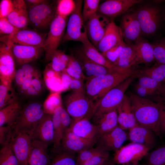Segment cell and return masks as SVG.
Instances as JSON below:
<instances>
[{
	"label": "cell",
	"instance_id": "44dd1931",
	"mask_svg": "<svg viewBox=\"0 0 165 165\" xmlns=\"http://www.w3.org/2000/svg\"><path fill=\"white\" fill-rule=\"evenodd\" d=\"M120 27L123 38L128 42L135 41L141 35L140 24L135 12L124 15L120 20Z\"/></svg>",
	"mask_w": 165,
	"mask_h": 165
},
{
	"label": "cell",
	"instance_id": "484cf974",
	"mask_svg": "<svg viewBox=\"0 0 165 165\" xmlns=\"http://www.w3.org/2000/svg\"><path fill=\"white\" fill-rule=\"evenodd\" d=\"M48 145L41 141L33 139L28 165H49L50 160L47 153Z\"/></svg>",
	"mask_w": 165,
	"mask_h": 165
},
{
	"label": "cell",
	"instance_id": "9f6ffc18",
	"mask_svg": "<svg viewBox=\"0 0 165 165\" xmlns=\"http://www.w3.org/2000/svg\"><path fill=\"white\" fill-rule=\"evenodd\" d=\"M69 89L72 90V91H85L83 81L72 77Z\"/></svg>",
	"mask_w": 165,
	"mask_h": 165
},
{
	"label": "cell",
	"instance_id": "2e32d148",
	"mask_svg": "<svg viewBox=\"0 0 165 165\" xmlns=\"http://www.w3.org/2000/svg\"><path fill=\"white\" fill-rule=\"evenodd\" d=\"M97 139H86L76 135L68 128L65 131L61 141V148L69 152L78 153L92 147Z\"/></svg>",
	"mask_w": 165,
	"mask_h": 165
},
{
	"label": "cell",
	"instance_id": "d4e9b609",
	"mask_svg": "<svg viewBox=\"0 0 165 165\" xmlns=\"http://www.w3.org/2000/svg\"><path fill=\"white\" fill-rule=\"evenodd\" d=\"M13 9L7 17L8 20L19 29H25L29 23L28 11L24 1L13 0Z\"/></svg>",
	"mask_w": 165,
	"mask_h": 165
},
{
	"label": "cell",
	"instance_id": "7bdbcfd3",
	"mask_svg": "<svg viewBox=\"0 0 165 165\" xmlns=\"http://www.w3.org/2000/svg\"><path fill=\"white\" fill-rule=\"evenodd\" d=\"M75 7V1L60 0L58 1L56 9L57 14L62 17L67 18L70 15Z\"/></svg>",
	"mask_w": 165,
	"mask_h": 165
},
{
	"label": "cell",
	"instance_id": "4316f807",
	"mask_svg": "<svg viewBox=\"0 0 165 165\" xmlns=\"http://www.w3.org/2000/svg\"><path fill=\"white\" fill-rule=\"evenodd\" d=\"M118 126L125 130H129L138 124L131 108L127 95H125L123 101L116 108Z\"/></svg>",
	"mask_w": 165,
	"mask_h": 165
},
{
	"label": "cell",
	"instance_id": "4fadbf2b",
	"mask_svg": "<svg viewBox=\"0 0 165 165\" xmlns=\"http://www.w3.org/2000/svg\"><path fill=\"white\" fill-rule=\"evenodd\" d=\"M16 62L10 48L4 43L0 44V82L12 84L16 70Z\"/></svg>",
	"mask_w": 165,
	"mask_h": 165
},
{
	"label": "cell",
	"instance_id": "9c48e42d",
	"mask_svg": "<svg viewBox=\"0 0 165 165\" xmlns=\"http://www.w3.org/2000/svg\"><path fill=\"white\" fill-rule=\"evenodd\" d=\"M135 12L140 24L141 35H148L154 33L161 19L159 9L153 6H146L140 8Z\"/></svg>",
	"mask_w": 165,
	"mask_h": 165
},
{
	"label": "cell",
	"instance_id": "be15d7a7",
	"mask_svg": "<svg viewBox=\"0 0 165 165\" xmlns=\"http://www.w3.org/2000/svg\"><path fill=\"white\" fill-rule=\"evenodd\" d=\"M98 165H114L113 163L109 161V160Z\"/></svg>",
	"mask_w": 165,
	"mask_h": 165
},
{
	"label": "cell",
	"instance_id": "e7e4bbea",
	"mask_svg": "<svg viewBox=\"0 0 165 165\" xmlns=\"http://www.w3.org/2000/svg\"><path fill=\"white\" fill-rule=\"evenodd\" d=\"M145 165L140 164H121V165Z\"/></svg>",
	"mask_w": 165,
	"mask_h": 165
},
{
	"label": "cell",
	"instance_id": "ab89813d",
	"mask_svg": "<svg viewBox=\"0 0 165 165\" xmlns=\"http://www.w3.org/2000/svg\"><path fill=\"white\" fill-rule=\"evenodd\" d=\"M0 165H19L10 142L8 144L2 146L0 149Z\"/></svg>",
	"mask_w": 165,
	"mask_h": 165
},
{
	"label": "cell",
	"instance_id": "91938a15",
	"mask_svg": "<svg viewBox=\"0 0 165 165\" xmlns=\"http://www.w3.org/2000/svg\"><path fill=\"white\" fill-rule=\"evenodd\" d=\"M135 90L137 94V95L142 98L153 94L151 91L137 83L135 86Z\"/></svg>",
	"mask_w": 165,
	"mask_h": 165
},
{
	"label": "cell",
	"instance_id": "c3c4849f",
	"mask_svg": "<svg viewBox=\"0 0 165 165\" xmlns=\"http://www.w3.org/2000/svg\"><path fill=\"white\" fill-rule=\"evenodd\" d=\"M39 74L38 71L33 73L27 72L20 67L16 70L14 80L16 86L19 88L25 81L32 79Z\"/></svg>",
	"mask_w": 165,
	"mask_h": 165
},
{
	"label": "cell",
	"instance_id": "60d3db41",
	"mask_svg": "<svg viewBox=\"0 0 165 165\" xmlns=\"http://www.w3.org/2000/svg\"><path fill=\"white\" fill-rule=\"evenodd\" d=\"M83 2L82 15L85 24L97 13L100 0H85Z\"/></svg>",
	"mask_w": 165,
	"mask_h": 165
},
{
	"label": "cell",
	"instance_id": "816d5d0a",
	"mask_svg": "<svg viewBox=\"0 0 165 165\" xmlns=\"http://www.w3.org/2000/svg\"><path fill=\"white\" fill-rule=\"evenodd\" d=\"M13 134L12 126L0 127V144L2 146L8 144Z\"/></svg>",
	"mask_w": 165,
	"mask_h": 165
},
{
	"label": "cell",
	"instance_id": "b9f144b4",
	"mask_svg": "<svg viewBox=\"0 0 165 165\" xmlns=\"http://www.w3.org/2000/svg\"><path fill=\"white\" fill-rule=\"evenodd\" d=\"M62 105L60 93L52 92L43 104L45 113L52 114L54 110Z\"/></svg>",
	"mask_w": 165,
	"mask_h": 165
},
{
	"label": "cell",
	"instance_id": "4dcf8cb0",
	"mask_svg": "<svg viewBox=\"0 0 165 165\" xmlns=\"http://www.w3.org/2000/svg\"><path fill=\"white\" fill-rule=\"evenodd\" d=\"M95 125L97 128L98 138L114 130L118 126L116 109L103 114L97 120Z\"/></svg>",
	"mask_w": 165,
	"mask_h": 165
},
{
	"label": "cell",
	"instance_id": "d6986e66",
	"mask_svg": "<svg viewBox=\"0 0 165 165\" xmlns=\"http://www.w3.org/2000/svg\"><path fill=\"white\" fill-rule=\"evenodd\" d=\"M73 54L81 67L85 80L112 72L107 68L89 58L80 49L75 50Z\"/></svg>",
	"mask_w": 165,
	"mask_h": 165
},
{
	"label": "cell",
	"instance_id": "9a60e30c",
	"mask_svg": "<svg viewBox=\"0 0 165 165\" xmlns=\"http://www.w3.org/2000/svg\"><path fill=\"white\" fill-rule=\"evenodd\" d=\"M141 0H108L100 4L97 13L111 20L126 12Z\"/></svg>",
	"mask_w": 165,
	"mask_h": 165
},
{
	"label": "cell",
	"instance_id": "277c9868",
	"mask_svg": "<svg viewBox=\"0 0 165 165\" xmlns=\"http://www.w3.org/2000/svg\"><path fill=\"white\" fill-rule=\"evenodd\" d=\"M45 113L41 103L33 102L27 104L21 108L17 120L12 126L14 133H25L31 136L36 124Z\"/></svg>",
	"mask_w": 165,
	"mask_h": 165
},
{
	"label": "cell",
	"instance_id": "ba28073f",
	"mask_svg": "<svg viewBox=\"0 0 165 165\" xmlns=\"http://www.w3.org/2000/svg\"><path fill=\"white\" fill-rule=\"evenodd\" d=\"M149 150L143 145L132 142L122 146L115 152L112 162L118 165L138 164Z\"/></svg>",
	"mask_w": 165,
	"mask_h": 165
},
{
	"label": "cell",
	"instance_id": "f35d334b",
	"mask_svg": "<svg viewBox=\"0 0 165 165\" xmlns=\"http://www.w3.org/2000/svg\"><path fill=\"white\" fill-rule=\"evenodd\" d=\"M69 55V60L66 68L67 73L72 78L83 81L85 79L79 63L73 53Z\"/></svg>",
	"mask_w": 165,
	"mask_h": 165
},
{
	"label": "cell",
	"instance_id": "6da1fadb",
	"mask_svg": "<svg viewBox=\"0 0 165 165\" xmlns=\"http://www.w3.org/2000/svg\"><path fill=\"white\" fill-rule=\"evenodd\" d=\"M127 96L138 124L150 129L160 136L161 133L160 103L140 97L131 92H129Z\"/></svg>",
	"mask_w": 165,
	"mask_h": 165
},
{
	"label": "cell",
	"instance_id": "8992f818",
	"mask_svg": "<svg viewBox=\"0 0 165 165\" xmlns=\"http://www.w3.org/2000/svg\"><path fill=\"white\" fill-rule=\"evenodd\" d=\"M75 1V8L68 21L62 43L68 41H74L83 44L89 40L82 15L83 2L81 0Z\"/></svg>",
	"mask_w": 165,
	"mask_h": 165
},
{
	"label": "cell",
	"instance_id": "7402d4cb",
	"mask_svg": "<svg viewBox=\"0 0 165 165\" xmlns=\"http://www.w3.org/2000/svg\"><path fill=\"white\" fill-rule=\"evenodd\" d=\"M129 130L128 138L132 142L143 145L150 150L156 145L154 133L150 129L138 124Z\"/></svg>",
	"mask_w": 165,
	"mask_h": 165
},
{
	"label": "cell",
	"instance_id": "e575fe53",
	"mask_svg": "<svg viewBox=\"0 0 165 165\" xmlns=\"http://www.w3.org/2000/svg\"><path fill=\"white\" fill-rule=\"evenodd\" d=\"M151 78L156 81L162 83L165 82V64L157 63L150 67L140 70L134 74Z\"/></svg>",
	"mask_w": 165,
	"mask_h": 165
},
{
	"label": "cell",
	"instance_id": "8d00e7d4",
	"mask_svg": "<svg viewBox=\"0 0 165 165\" xmlns=\"http://www.w3.org/2000/svg\"><path fill=\"white\" fill-rule=\"evenodd\" d=\"M53 153L54 156L49 165H77L75 153L66 151L61 148Z\"/></svg>",
	"mask_w": 165,
	"mask_h": 165
},
{
	"label": "cell",
	"instance_id": "ffe728a7",
	"mask_svg": "<svg viewBox=\"0 0 165 165\" xmlns=\"http://www.w3.org/2000/svg\"><path fill=\"white\" fill-rule=\"evenodd\" d=\"M31 137L33 139L41 141L48 145L53 143L54 130L52 114L45 113L36 124Z\"/></svg>",
	"mask_w": 165,
	"mask_h": 165
},
{
	"label": "cell",
	"instance_id": "5bb4252c",
	"mask_svg": "<svg viewBox=\"0 0 165 165\" xmlns=\"http://www.w3.org/2000/svg\"><path fill=\"white\" fill-rule=\"evenodd\" d=\"M32 139V137L29 134L13 132L10 142L19 165H28V159Z\"/></svg>",
	"mask_w": 165,
	"mask_h": 165
},
{
	"label": "cell",
	"instance_id": "74e56055",
	"mask_svg": "<svg viewBox=\"0 0 165 165\" xmlns=\"http://www.w3.org/2000/svg\"><path fill=\"white\" fill-rule=\"evenodd\" d=\"M69 59V55L57 50L53 54L50 62L48 64L55 71L60 73L66 69Z\"/></svg>",
	"mask_w": 165,
	"mask_h": 165
},
{
	"label": "cell",
	"instance_id": "e0dca14e",
	"mask_svg": "<svg viewBox=\"0 0 165 165\" xmlns=\"http://www.w3.org/2000/svg\"><path fill=\"white\" fill-rule=\"evenodd\" d=\"M5 44L10 48L16 64L20 66L37 59L43 49L41 47L26 46L13 43Z\"/></svg>",
	"mask_w": 165,
	"mask_h": 165
},
{
	"label": "cell",
	"instance_id": "ee69618b",
	"mask_svg": "<svg viewBox=\"0 0 165 165\" xmlns=\"http://www.w3.org/2000/svg\"><path fill=\"white\" fill-rule=\"evenodd\" d=\"M147 165H165V146L154 150L149 154Z\"/></svg>",
	"mask_w": 165,
	"mask_h": 165
},
{
	"label": "cell",
	"instance_id": "f907efd6",
	"mask_svg": "<svg viewBox=\"0 0 165 165\" xmlns=\"http://www.w3.org/2000/svg\"><path fill=\"white\" fill-rule=\"evenodd\" d=\"M126 44L125 42L119 44L101 53L107 59L113 63L118 59L123 47Z\"/></svg>",
	"mask_w": 165,
	"mask_h": 165
},
{
	"label": "cell",
	"instance_id": "11a10c76",
	"mask_svg": "<svg viewBox=\"0 0 165 165\" xmlns=\"http://www.w3.org/2000/svg\"><path fill=\"white\" fill-rule=\"evenodd\" d=\"M60 112L61 123L66 131L69 127L73 120L62 105L60 107Z\"/></svg>",
	"mask_w": 165,
	"mask_h": 165
},
{
	"label": "cell",
	"instance_id": "52a82bcc",
	"mask_svg": "<svg viewBox=\"0 0 165 165\" xmlns=\"http://www.w3.org/2000/svg\"><path fill=\"white\" fill-rule=\"evenodd\" d=\"M67 23V18L57 15L50 24L43 47L46 62L50 61L53 54L62 42Z\"/></svg>",
	"mask_w": 165,
	"mask_h": 165
},
{
	"label": "cell",
	"instance_id": "8fae6325",
	"mask_svg": "<svg viewBox=\"0 0 165 165\" xmlns=\"http://www.w3.org/2000/svg\"><path fill=\"white\" fill-rule=\"evenodd\" d=\"M57 15L56 12L47 2L34 6L28 11L29 23L40 29L50 27Z\"/></svg>",
	"mask_w": 165,
	"mask_h": 165
},
{
	"label": "cell",
	"instance_id": "cb8c5ba5",
	"mask_svg": "<svg viewBox=\"0 0 165 165\" xmlns=\"http://www.w3.org/2000/svg\"><path fill=\"white\" fill-rule=\"evenodd\" d=\"M80 50L89 58L97 64L107 68L111 72L130 74L119 68L107 59L97 50L89 40L82 44V47Z\"/></svg>",
	"mask_w": 165,
	"mask_h": 165
},
{
	"label": "cell",
	"instance_id": "bcb514c9",
	"mask_svg": "<svg viewBox=\"0 0 165 165\" xmlns=\"http://www.w3.org/2000/svg\"><path fill=\"white\" fill-rule=\"evenodd\" d=\"M138 77L137 83L145 88L153 94L156 92L162 83L148 76H139Z\"/></svg>",
	"mask_w": 165,
	"mask_h": 165
},
{
	"label": "cell",
	"instance_id": "603a6c76",
	"mask_svg": "<svg viewBox=\"0 0 165 165\" xmlns=\"http://www.w3.org/2000/svg\"><path fill=\"white\" fill-rule=\"evenodd\" d=\"M123 38L120 27L112 21L96 49L102 53L119 44L124 42Z\"/></svg>",
	"mask_w": 165,
	"mask_h": 165
},
{
	"label": "cell",
	"instance_id": "5b68a950",
	"mask_svg": "<svg viewBox=\"0 0 165 165\" xmlns=\"http://www.w3.org/2000/svg\"><path fill=\"white\" fill-rule=\"evenodd\" d=\"M134 75L128 78L107 92L95 105L93 116L97 121L102 115L116 109L125 95V92L134 79Z\"/></svg>",
	"mask_w": 165,
	"mask_h": 165
},
{
	"label": "cell",
	"instance_id": "7a4b0ae2",
	"mask_svg": "<svg viewBox=\"0 0 165 165\" xmlns=\"http://www.w3.org/2000/svg\"><path fill=\"white\" fill-rule=\"evenodd\" d=\"M132 76L118 72H112L94 77L86 80L85 91L87 96L95 104L109 91L123 81Z\"/></svg>",
	"mask_w": 165,
	"mask_h": 165
},
{
	"label": "cell",
	"instance_id": "db71d44e",
	"mask_svg": "<svg viewBox=\"0 0 165 165\" xmlns=\"http://www.w3.org/2000/svg\"><path fill=\"white\" fill-rule=\"evenodd\" d=\"M13 7V1L2 0L0 3V18H7Z\"/></svg>",
	"mask_w": 165,
	"mask_h": 165
},
{
	"label": "cell",
	"instance_id": "d6a6232c",
	"mask_svg": "<svg viewBox=\"0 0 165 165\" xmlns=\"http://www.w3.org/2000/svg\"><path fill=\"white\" fill-rule=\"evenodd\" d=\"M61 105L57 107L52 114L54 130V138L53 143V152L61 148V141L65 132L61 120L60 112Z\"/></svg>",
	"mask_w": 165,
	"mask_h": 165
},
{
	"label": "cell",
	"instance_id": "f6af8a7d",
	"mask_svg": "<svg viewBox=\"0 0 165 165\" xmlns=\"http://www.w3.org/2000/svg\"><path fill=\"white\" fill-rule=\"evenodd\" d=\"M152 45L154 60L157 63L165 64V39Z\"/></svg>",
	"mask_w": 165,
	"mask_h": 165
},
{
	"label": "cell",
	"instance_id": "1f68e13d",
	"mask_svg": "<svg viewBox=\"0 0 165 165\" xmlns=\"http://www.w3.org/2000/svg\"><path fill=\"white\" fill-rule=\"evenodd\" d=\"M43 75L44 84L51 92L64 91L61 72L55 71L47 64L43 72Z\"/></svg>",
	"mask_w": 165,
	"mask_h": 165
},
{
	"label": "cell",
	"instance_id": "f546056e",
	"mask_svg": "<svg viewBox=\"0 0 165 165\" xmlns=\"http://www.w3.org/2000/svg\"><path fill=\"white\" fill-rule=\"evenodd\" d=\"M137 58V65H145L152 63L154 60L152 45L140 35L133 45Z\"/></svg>",
	"mask_w": 165,
	"mask_h": 165
},
{
	"label": "cell",
	"instance_id": "7c38bea8",
	"mask_svg": "<svg viewBox=\"0 0 165 165\" xmlns=\"http://www.w3.org/2000/svg\"><path fill=\"white\" fill-rule=\"evenodd\" d=\"M112 21L97 13L85 24L88 39L96 48Z\"/></svg>",
	"mask_w": 165,
	"mask_h": 165
},
{
	"label": "cell",
	"instance_id": "30bf717a",
	"mask_svg": "<svg viewBox=\"0 0 165 165\" xmlns=\"http://www.w3.org/2000/svg\"><path fill=\"white\" fill-rule=\"evenodd\" d=\"M47 36L36 31L20 29L10 35L0 37V41L5 44L13 43L26 46L43 47Z\"/></svg>",
	"mask_w": 165,
	"mask_h": 165
},
{
	"label": "cell",
	"instance_id": "7dc6e473",
	"mask_svg": "<svg viewBox=\"0 0 165 165\" xmlns=\"http://www.w3.org/2000/svg\"><path fill=\"white\" fill-rule=\"evenodd\" d=\"M105 151L100 147L97 146L96 147H92L82 151L78 153L76 157L77 164L82 163L94 156Z\"/></svg>",
	"mask_w": 165,
	"mask_h": 165
},
{
	"label": "cell",
	"instance_id": "681fc988",
	"mask_svg": "<svg viewBox=\"0 0 165 165\" xmlns=\"http://www.w3.org/2000/svg\"><path fill=\"white\" fill-rule=\"evenodd\" d=\"M109 156L108 151H105L77 165H98L108 160Z\"/></svg>",
	"mask_w": 165,
	"mask_h": 165
},
{
	"label": "cell",
	"instance_id": "f5cc1de1",
	"mask_svg": "<svg viewBox=\"0 0 165 165\" xmlns=\"http://www.w3.org/2000/svg\"><path fill=\"white\" fill-rule=\"evenodd\" d=\"M18 28L12 24L7 18H0V32L1 35H10L18 30Z\"/></svg>",
	"mask_w": 165,
	"mask_h": 165
},
{
	"label": "cell",
	"instance_id": "3957f363",
	"mask_svg": "<svg viewBox=\"0 0 165 165\" xmlns=\"http://www.w3.org/2000/svg\"><path fill=\"white\" fill-rule=\"evenodd\" d=\"M65 110L73 121L93 116L95 103L86 94L85 91H72L64 98Z\"/></svg>",
	"mask_w": 165,
	"mask_h": 165
},
{
	"label": "cell",
	"instance_id": "6f0895ef",
	"mask_svg": "<svg viewBox=\"0 0 165 165\" xmlns=\"http://www.w3.org/2000/svg\"><path fill=\"white\" fill-rule=\"evenodd\" d=\"M30 86L34 88L39 94L42 91L43 88V83L40 74L32 79Z\"/></svg>",
	"mask_w": 165,
	"mask_h": 165
},
{
	"label": "cell",
	"instance_id": "94428289",
	"mask_svg": "<svg viewBox=\"0 0 165 165\" xmlns=\"http://www.w3.org/2000/svg\"><path fill=\"white\" fill-rule=\"evenodd\" d=\"M24 1L27 8L28 7L29 9L40 4L47 2L46 1L44 0H27Z\"/></svg>",
	"mask_w": 165,
	"mask_h": 165
},
{
	"label": "cell",
	"instance_id": "d590c367",
	"mask_svg": "<svg viewBox=\"0 0 165 165\" xmlns=\"http://www.w3.org/2000/svg\"><path fill=\"white\" fill-rule=\"evenodd\" d=\"M17 102V97L12 84L0 82V109Z\"/></svg>",
	"mask_w": 165,
	"mask_h": 165
},
{
	"label": "cell",
	"instance_id": "836d02e7",
	"mask_svg": "<svg viewBox=\"0 0 165 165\" xmlns=\"http://www.w3.org/2000/svg\"><path fill=\"white\" fill-rule=\"evenodd\" d=\"M21 108L17 102L0 109V127L5 124L13 126L18 118Z\"/></svg>",
	"mask_w": 165,
	"mask_h": 165
},
{
	"label": "cell",
	"instance_id": "83f0119b",
	"mask_svg": "<svg viewBox=\"0 0 165 165\" xmlns=\"http://www.w3.org/2000/svg\"><path fill=\"white\" fill-rule=\"evenodd\" d=\"M113 63L122 70L134 74L132 68L137 65V58L134 45L126 44L118 58Z\"/></svg>",
	"mask_w": 165,
	"mask_h": 165
},
{
	"label": "cell",
	"instance_id": "f1b7e54d",
	"mask_svg": "<svg viewBox=\"0 0 165 165\" xmlns=\"http://www.w3.org/2000/svg\"><path fill=\"white\" fill-rule=\"evenodd\" d=\"M68 129L76 135L86 139L98 138L97 127L92 124L89 119L86 117L76 121H73Z\"/></svg>",
	"mask_w": 165,
	"mask_h": 165
},
{
	"label": "cell",
	"instance_id": "680465c9",
	"mask_svg": "<svg viewBox=\"0 0 165 165\" xmlns=\"http://www.w3.org/2000/svg\"><path fill=\"white\" fill-rule=\"evenodd\" d=\"M160 107V129L161 133L165 134V102L159 103Z\"/></svg>",
	"mask_w": 165,
	"mask_h": 165
},
{
	"label": "cell",
	"instance_id": "6125c7cd",
	"mask_svg": "<svg viewBox=\"0 0 165 165\" xmlns=\"http://www.w3.org/2000/svg\"><path fill=\"white\" fill-rule=\"evenodd\" d=\"M156 92L159 94L162 98V100L158 102H165V82L161 83Z\"/></svg>",
	"mask_w": 165,
	"mask_h": 165
},
{
	"label": "cell",
	"instance_id": "ac0fdd59",
	"mask_svg": "<svg viewBox=\"0 0 165 165\" xmlns=\"http://www.w3.org/2000/svg\"><path fill=\"white\" fill-rule=\"evenodd\" d=\"M128 138L125 130L119 126L111 132L99 137L97 146L104 150L115 152L120 148Z\"/></svg>",
	"mask_w": 165,
	"mask_h": 165
}]
</instances>
